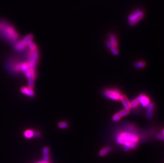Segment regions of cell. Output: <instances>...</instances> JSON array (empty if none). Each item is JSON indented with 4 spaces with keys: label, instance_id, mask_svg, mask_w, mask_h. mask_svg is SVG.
Listing matches in <instances>:
<instances>
[{
    "label": "cell",
    "instance_id": "20",
    "mask_svg": "<svg viewBox=\"0 0 164 163\" xmlns=\"http://www.w3.org/2000/svg\"><path fill=\"white\" fill-rule=\"evenodd\" d=\"M34 79L35 78L33 77H29L28 83V86L29 87L32 88L34 85Z\"/></svg>",
    "mask_w": 164,
    "mask_h": 163
},
{
    "label": "cell",
    "instance_id": "16",
    "mask_svg": "<svg viewBox=\"0 0 164 163\" xmlns=\"http://www.w3.org/2000/svg\"><path fill=\"white\" fill-rule=\"evenodd\" d=\"M68 124L66 122L64 121H62L59 123L58 124V127H59L61 129H65L68 127Z\"/></svg>",
    "mask_w": 164,
    "mask_h": 163
},
{
    "label": "cell",
    "instance_id": "27",
    "mask_svg": "<svg viewBox=\"0 0 164 163\" xmlns=\"http://www.w3.org/2000/svg\"><path fill=\"white\" fill-rule=\"evenodd\" d=\"M156 138L159 139V140H161L162 141L163 140V135L161 134H157L156 136Z\"/></svg>",
    "mask_w": 164,
    "mask_h": 163
},
{
    "label": "cell",
    "instance_id": "25",
    "mask_svg": "<svg viewBox=\"0 0 164 163\" xmlns=\"http://www.w3.org/2000/svg\"><path fill=\"white\" fill-rule=\"evenodd\" d=\"M43 162L45 163H47L49 161V155H43Z\"/></svg>",
    "mask_w": 164,
    "mask_h": 163
},
{
    "label": "cell",
    "instance_id": "11",
    "mask_svg": "<svg viewBox=\"0 0 164 163\" xmlns=\"http://www.w3.org/2000/svg\"><path fill=\"white\" fill-rule=\"evenodd\" d=\"M109 41L110 42L111 44L112 45V47H117L118 46V42H117V40H116V37L115 36V35L113 34H110L109 36Z\"/></svg>",
    "mask_w": 164,
    "mask_h": 163
},
{
    "label": "cell",
    "instance_id": "26",
    "mask_svg": "<svg viewBox=\"0 0 164 163\" xmlns=\"http://www.w3.org/2000/svg\"><path fill=\"white\" fill-rule=\"evenodd\" d=\"M40 136V134L38 132V131H33V137H39Z\"/></svg>",
    "mask_w": 164,
    "mask_h": 163
},
{
    "label": "cell",
    "instance_id": "5",
    "mask_svg": "<svg viewBox=\"0 0 164 163\" xmlns=\"http://www.w3.org/2000/svg\"><path fill=\"white\" fill-rule=\"evenodd\" d=\"M119 136H120L124 140L132 142V143H136L137 141L138 140V138H137V137L136 135L130 133L124 132L121 133Z\"/></svg>",
    "mask_w": 164,
    "mask_h": 163
},
{
    "label": "cell",
    "instance_id": "18",
    "mask_svg": "<svg viewBox=\"0 0 164 163\" xmlns=\"http://www.w3.org/2000/svg\"><path fill=\"white\" fill-rule=\"evenodd\" d=\"M29 66H28V63H24V64H22L21 65H20V70H21L24 72L27 71V70L29 69Z\"/></svg>",
    "mask_w": 164,
    "mask_h": 163
},
{
    "label": "cell",
    "instance_id": "12",
    "mask_svg": "<svg viewBox=\"0 0 164 163\" xmlns=\"http://www.w3.org/2000/svg\"><path fill=\"white\" fill-rule=\"evenodd\" d=\"M38 50L36 49L34 51H32L31 52V57H30V59H32L34 60L37 61L38 59Z\"/></svg>",
    "mask_w": 164,
    "mask_h": 163
},
{
    "label": "cell",
    "instance_id": "3",
    "mask_svg": "<svg viewBox=\"0 0 164 163\" xmlns=\"http://www.w3.org/2000/svg\"><path fill=\"white\" fill-rule=\"evenodd\" d=\"M33 39V36L29 34L25 37V38L20 41L16 42L14 46V49L17 51H21L23 50L30 41H32Z\"/></svg>",
    "mask_w": 164,
    "mask_h": 163
},
{
    "label": "cell",
    "instance_id": "17",
    "mask_svg": "<svg viewBox=\"0 0 164 163\" xmlns=\"http://www.w3.org/2000/svg\"><path fill=\"white\" fill-rule=\"evenodd\" d=\"M130 102L131 108H135L137 106H138V104H139L138 101H137V99H135L132 100Z\"/></svg>",
    "mask_w": 164,
    "mask_h": 163
},
{
    "label": "cell",
    "instance_id": "22",
    "mask_svg": "<svg viewBox=\"0 0 164 163\" xmlns=\"http://www.w3.org/2000/svg\"><path fill=\"white\" fill-rule=\"evenodd\" d=\"M121 118V117L120 116L119 113H117L115 114L113 116L112 120L113 121H118Z\"/></svg>",
    "mask_w": 164,
    "mask_h": 163
},
{
    "label": "cell",
    "instance_id": "28",
    "mask_svg": "<svg viewBox=\"0 0 164 163\" xmlns=\"http://www.w3.org/2000/svg\"><path fill=\"white\" fill-rule=\"evenodd\" d=\"M106 46L109 49L112 47V44H111L110 42L109 41H107L106 42Z\"/></svg>",
    "mask_w": 164,
    "mask_h": 163
},
{
    "label": "cell",
    "instance_id": "7",
    "mask_svg": "<svg viewBox=\"0 0 164 163\" xmlns=\"http://www.w3.org/2000/svg\"><path fill=\"white\" fill-rule=\"evenodd\" d=\"M120 100L121 101L125 109H129L131 108V106H130V102L128 100V98L126 97V96L124 95H121V97H120Z\"/></svg>",
    "mask_w": 164,
    "mask_h": 163
},
{
    "label": "cell",
    "instance_id": "29",
    "mask_svg": "<svg viewBox=\"0 0 164 163\" xmlns=\"http://www.w3.org/2000/svg\"><path fill=\"white\" fill-rule=\"evenodd\" d=\"M163 134H164V130H163V129H162V133H161V135H163Z\"/></svg>",
    "mask_w": 164,
    "mask_h": 163
},
{
    "label": "cell",
    "instance_id": "8",
    "mask_svg": "<svg viewBox=\"0 0 164 163\" xmlns=\"http://www.w3.org/2000/svg\"><path fill=\"white\" fill-rule=\"evenodd\" d=\"M21 92L23 94H26V95H28V96H29L30 97H33L34 96V91L31 88L23 87L21 88Z\"/></svg>",
    "mask_w": 164,
    "mask_h": 163
},
{
    "label": "cell",
    "instance_id": "14",
    "mask_svg": "<svg viewBox=\"0 0 164 163\" xmlns=\"http://www.w3.org/2000/svg\"><path fill=\"white\" fill-rule=\"evenodd\" d=\"M24 136L25 137L27 138H31L32 137H33V131L30 130H26L24 133Z\"/></svg>",
    "mask_w": 164,
    "mask_h": 163
},
{
    "label": "cell",
    "instance_id": "2",
    "mask_svg": "<svg viewBox=\"0 0 164 163\" xmlns=\"http://www.w3.org/2000/svg\"><path fill=\"white\" fill-rule=\"evenodd\" d=\"M144 13L141 10H135L128 17V20L130 24L131 25H135L144 17Z\"/></svg>",
    "mask_w": 164,
    "mask_h": 163
},
{
    "label": "cell",
    "instance_id": "30",
    "mask_svg": "<svg viewBox=\"0 0 164 163\" xmlns=\"http://www.w3.org/2000/svg\"><path fill=\"white\" fill-rule=\"evenodd\" d=\"M37 163H45V162H44L43 161H39V162H37Z\"/></svg>",
    "mask_w": 164,
    "mask_h": 163
},
{
    "label": "cell",
    "instance_id": "6",
    "mask_svg": "<svg viewBox=\"0 0 164 163\" xmlns=\"http://www.w3.org/2000/svg\"><path fill=\"white\" fill-rule=\"evenodd\" d=\"M136 99L139 103L141 104V106L143 107H147L148 104L150 103V100L149 97L144 94H141Z\"/></svg>",
    "mask_w": 164,
    "mask_h": 163
},
{
    "label": "cell",
    "instance_id": "15",
    "mask_svg": "<svg viewBox=\"0 0 164 163\" xmlns=\"http://www.w3.org/2000/svg\"><path fill=\"white\" fill-rule=\"evenodd\" d=\"M146 66V63L144 61H137L134 64V66L136 68H144Z\"/></svg>",
    "mask_w": 164,
    "mask_h": 163
},
{
    "label": "cell",
    "instance_id": "9",
    "mask_svg": "<svg viewBox=\"0 0 164 163\" xmlns=\"http://www.w3.org/2000/svg\"><path fill=\"white\" fill-rule=\"evenodd\" d=\"M147 107V111L146 117L148 119H151L152 117V111H153V107H154V104H153V103H149Z\"/></svg>",
    "mask_w": 164,
    "mask_h": 163
},
{
    "label": "cell",
    "instance_id": "21",
    "mask_svg": "<svg viewBox=\"0 0 164 163\" xmlns=\"http://www.w3.org/2000/svg\"><path fill=\"white\" fill-rule=\"evenodd\" d=\"M29 47V49L31 50V51H34L36 49H37V46L35 44V43H34L32 41H30V43H29L27 45Z\"/></svg>",
    "mask_w": 164,
    "mask_h": 163
},
{
    "label": "cell",
    "instance_id": "4",
    "mask_svg": "<svg viewBox=\"0 0 164 163\" xmlns=\"http://www.w3.org/2000/svg\"><path fill=\"white\" fill-rule=\"evenodd\" d=\"M105 96L113 100H119L120 99L121 94L120 91L116 89L106 90L104 92Z\"/></svg>",
    "mask_w": 164,
    "mask_h": 163
},
{
    "label": "cell",
    "instance_id": "13",
    "mask_svg": "<svg viewBox=\"0 0 164 163\" xmlns=\"http://www.w3.org/2000/svg\"><path fill=\"white\" fill-rule=\"evenodd\" d=\"M129 112H130L129 109L125 108L123 110H121V111L118 113L120 114V116L122 117H124V116H125V115H128L129 113Z\"/></svg>",
    "mask_w": 164,
    "mask_h": 163
},
{
    "label": "cell",
    "instance_id": "19",
    "mask_svg": "<svg viewBox=\"0 0 164 163\" xmlns=\"http://www.w3.org/2000/svg\"><path fill=\"white\" fill-rule=\"evenodd\" d=\"M36 61L32 59H30L29 62L28 63V66L30 68H32V69H34L35 68V66H36Z\"/></svg>",
    "mask_w": 164,
    "mask_h": 163
},
{
    "label": "cell",
    "instance_id": "24",
    "mask_svg": "<svg viewBox=\"0 0 164 163\" xmlns=\"http://www.w3.org/2000/svg\"><path fill=\"white\" fill-rule=\"evenodd\" d=\"M49 154V148L48 147H45L43 149V155H47Z\"/></svg>",
    "mask_w": 164,
    "mask_h": 163
},
{
    "label": "cell",
    "instance_id": "1",
    "mask_svg": "<svg viewBox=\"0 0 164 163\" xmlns=\"http://www.w3.org/2000/svg\"><path fill=\"white\" fill-rule=\"evenodd\" d=\"M0 36L10 43H16L19 36L13 26L7 21L0 20Z\"/></svg>",
    "mask_w": 164,
    "mask_h": 163
},
{
    "label": "cell",
    "instance_id": "23",
    "mask_svg": "<svg viewBox=\"0 0 164 163\" xmlns=\"http://www.w3.org/2000/svg\"><path fill=\"white\" fill-rule=\"evenodd\" d=\"M110 49L111 52H112V53L114 55H118L119 54V50L116 47H112V48H110Z\"/></svg>",
    "mask_w": 164,
    "mask_h": 163
},
{
    "label": "cell",
    "instance_id": "10",
    "mask_svg": "<svg viewBox=\"0 0 164 163\" xmlns=\"http://www.w3.org/2000/svg\"><path fill=\"white\" fill-rule=\"evenodd\" d=\"M111 150H112V148L110 147H106L99 151L98 155L100 157H103L106 154H107L108 152H110Z\"/></svg>",
    "mask_w": 164,
    "mask_h": 163
}]
</instances>
